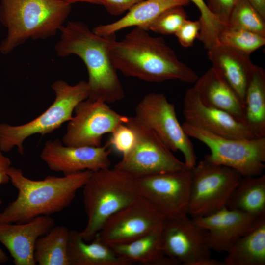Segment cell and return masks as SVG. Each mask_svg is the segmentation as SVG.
Returning <instances> with one entry per match:
<instances>
[{"mask_svg": "<svg viewBox=\"0 0 265 265\" xmlns=\"http://www.w3.org/2000/svg\"><path fill=\"white\" fill-rule=\"evenodd\" d=\"M187 15L183 6H175L164 11L147 27L146 30L165 35L175 34Z\"/></svg>", "mask_w": 265, "mask_h": 265, "instance_id": "31", "label": "cell"}, {"mask_svg": "<svg viewBox=\"0 0 265 265\" xmlns=\"http://www.w3.org/2000/svg\"><path fill=\"white\" fill-rule=\"evenodd\" d=\"M162 227L129 242L109 245L117 255L131 264L138 262L147 265H177L163 252Z\"/></svg>", "mask_w": 265, "mask_h": 265, "instance_id": "23", "label": "cell"}, {"mask_svg": "<svg viewBox=\"0 0 265 265\" xmlns=\"http://www.w3.org/2000/svg\"><path fill=\"white\" fill-rule=\"evenodd\" d=\"M244 124L258 137H265V71L256 65L244 102Z\"/></svg>", "mask_w": 265, "mask_h": 265, "instance_id": "25", "label": "cell"}, {"mask_svg": "<svg viewBox=\"0 0 265 265\" xmlns=\"http://www.w3.org/2000/svg\"><path fill=\"white\" fill-rule=\"evenodd\" d=\"M222 262L224 265H265V215L233 244Z\"/></svg>", "mask_w": 265, "mask_h": 265, "instance_id": "24", "label": "cell"}, {"mask_svg": "<svg viewBox=\"0 0 265 265\" xmlns=\"http://www.w3.org/2000/svg\"><path fill=\"white\" fill-rule=\"evenodd\" d=\"M259 218L225 206L207 215L192 218L207 231L211 250L227 253Z\"/></svg>", "mask_w": 265, "mask_h": 265, "instance_id": "17", "label": "cell"}, {"mask_svg": "<svg viewBox=\"0 0 265 265\" xmlns=\"http://www.w3.org/2000/svg\"><path fill=\"white\" fill-rule=\"evenodd\" d=\"M90 243L84 241L80 231H70L67 246L69 265H130L108 244L96 236Z\"/></svg>", "mask_w": 265, "mask_h": 265, "instance_id": "22", "label": "cell"}, {"mask_svg": "<svg viewBox=\"0 0 265 265\" xmlns=\"http://www.w3.org/2000/svg\"><path fill=\"white\" fill-rule=\"evenodd\" d=\"M210 11L223 24L228 26L230 14L239 0H206Z\"/></svg>", "mask_w": 265, "mask_h": 265, "instance_id": "34", "label": "cell"}, {"mask_svg": "<svg viewBox=\"0 0 265 265\" xmlns=\"http://www.w3.org/2000/svg\"><path fill=\"white\" fill-rule=\"evenodd\" d=\"M144 0H102V5L111 15L118 16Z\"/></svg>", "mask_w": 265, "mask_h": 265, "instance_id": "35", "label": "cell"}, {"mask_svg": "<svg viewBox=\"0 0 265 265\" xmlns=\"http://www.w3.org/2000/svg\"><path fill=\"white\" fill-rule=\"evenodd\" d=\"M226 206L251 215H265V175L242 177Z\"/></svg>", "mask_w": 265, "mask_h": 265, "instance_id": "26", "label": "cell"}, {"mask_svg": "<svg viewBox=\"0 0 265 265\" xmlns=\"http://www.w3.org/2000/svg\"><path fill=\"white\" fill-rule=\"evenodd\" d=\"M227 26L265 37V19L248 0H239L237 2L230 14Z\"/></svg>", "mask_w": 265, "mask_h": 265, "instance_id": "28", "label": "cell"}, {"mask_svg": "<svg viewBox=\"0 0 265 265\" xmlns=\"http://www.w3.org/2000/svg\"><path fill=\"white\" fill-rule=\"evenodd\" d=\"M11 166L10 159L5 156L0 151V185L7 184L10 181V178L7 174V171ZM2 202L0 199V205Z\"/></svg>", "mask_w": 265, "mask_h": 265, "instance_id": "36", "label": "cell"}, {"mask_svg": "<svg viewBox=\"0 0 265 265\" xmlns=\"http://www.w3.org/2000/svg\"><path fill=\"white\" fill-rule=\"evenodd\" d=\"M189 0L196 5L200 13L201 30L198 39L209 50L218 44L219 34L226 26L210 11L204 0Z\"/></svg>", "mask_w": 265, "mask_h": 265, "instance_id": "30", "label": "cell"}, {"mask_svg": "<svg viewBox=\"0 0 265 265\" xmlns=\"http://www.w3.org/2000/svg\"><path fill=\"white\" fill-rule=\"evenodd\" d=\"M152 130L172 151H180L187 168L197 163V157L190 137L177 118L175 106L159 93L146 95L137 104L134 116Z\"/></svg>", "mask_w": 265, "mask_h": 265, "instance_id": "10", "label": "cell"}, {"mask_svg": "<svg viewBox=\"0 0 265 265\" xmlns=\"http://www.w3.org/2000/svg\"><path fill=\"white\" fill-rule=\"evenodd\" d=\"M8 260V257L4 252V251L0 248V264H3L7 262Z\"/></svg>", "mask_w": 265, "mask_h": 265, "instance_id": "39", "label": "cell"}, {"mask_svg": "<svg viewBox=\"0 0 265 265\" xmlns=\"http://www.w3.org/2000/svg\"><path fill=\"white\" fill-rule=\"evenodd\" d=\"M258 11L260 15L265 19V0H248Z\"/></svg>", "mask_w": 265, "mask_h": 265, "instance_id": "37", "label": "cell"}, {"mask_svg": "<svg viewBox=\"0 0 265 265\" xmlns=\"http://www.w3.org/2000/svg\"><path fill=\"white\" fill-rule=\"evenodd\" d=\"M166 218L153 204L140 196L110 216L96 236L108 245L129 242L161 227Z\"/></svg>", "mask_w": 265, "mask_h": 265, "instance_id": "14", "label": "cell"}, {"mask_svg": "<svg viewBox=\"0 0 265 265\" xmlns=\"http://www.w3.org/2000/svg\"><path fill=\"white\" fill-rule=\"evenodd\" d=\"M200 30L199 20L187 19L174 35L182 46L188 48L193 46L195 39L198 38Z\"/></svg>", "mask_w": 265, "mask_h": 265, "instance_id": "33", "label": "cell"}, {"mask_svg": "<svg viewBox=\"0 0 265 265\" xmlns=\"http://www.w3.org/2000/svg\"><path fill=\"white\" fill-rule=\"evenodd\" d=\"M161 238L164 255L177 265H202L211 258L207 231L188 214L166 218Z\"/></svg>", "mask_w": 265, "mask_h": 265, "instance_id": "13", "label": "cell"}, {"mask_svg": "<svg viewBox=\"0 0 265 265\" xmlns=\"http://www.w3.org/2000/svg\"><path fill=\"white\" fill-rule=\"evenodd\" d=\"M185 122L212 133L232 138L256 137L247 126L223 110L205 105L192 87L183 100Z\"/></svg>", "mask_w": 265, "mask_h": 265, "instance_id": "16", "label": "cell"}, {"mask_svg": "<svg viewBox=\"0 0 265 265\" xmlns=\"http://www.w3.org/2000/svg\"><path fill=\"white\" fill-rule=\"evenodd\" d=\"M59 32L60 39L54 46L57 55L65 57L76 55L86 67L89 87L87 99L101 100L107 104L122 100L124 91L108 52L109 36H99L80 21L67 22Z\"/></svg>", "mask_w": 265, "mask_h": 265, "instance_id": "3", "label": "cell"}, {"mask_svg": "<svg viewBox=\"0 0 265 265\" xmlns=\"http://www.w3.org/2000/svg\"><path fill=\"white\" fill-rule=\"evenodd\" d=\"M184 131L206 145L210 153L204 159L231 168L243 177L260 175L265 168V137L251 139L219 136L184 121Z\"/></svg>", "mask_w": 265, "mask_h": 265, "instance_id": "7", "label": "cell"}, {"mask_svg": "<svg viewBox=\"0 0 265 265\" xmlns=\"http://www.w3.org/2000/svg\"><path fill=\"white\" fill-rule=\"evenodd\" d=\"M110 134L107 145L122 155L129 151L134 144L135 134L125 124L119 125Z\"/></svg>", "mask_w": 265, "mask_h": 265, "instance_id": "32", "label": "cell"}, {"mask_svg": "<svg viewBox=\"0 0 265 265\" xmlns=\"http://www.w3.org/2000/svg\"><path fill=\"white\" fill-rule=\"evenodd\" d=\"M54 225L50 216H39L22 223H0V242L8 250L15 265H35L37 239Z\"/></svg>", "mask_w": 265, "mask_h": 265, "instance_id": "18", "label": "cell"}, {"mask_svg": "<svg viewBox=\"0 0 265 265\" xmlns=\"http://www.w3.org/2000/svg\"><path fill=\"white\" fill-rule=\"evenodd\" d=\"M63 2L71 5L73 3L77 2H88L92 4L102 5V0H60Z\"/></svg>", "mask_w": 265, "mask_h": 265, "instance_id": "38", "label": "cell"}, {"mask_svg": "<svg viewBox=\"0 0 265 265\" xmlns=\"http://www.w3.org/2000/svg\"><path fill=\"white\" fill-rule=\"evenodd\" d=\"M218 44L250 55L265 44V37L248 30L228 26L219 34Z\"/></svg>", "mask_w": 265, "mask_h": 265, "instance_id": "29", "label": "cell"}, {"mask_svg": "<svg viewBox=\"0 0 265 265\" xmlns=\"http://www.w3.org/2000/svg\"><path fill=\"white\" fill-rule=\"evenodd\" d=\"M70 230L64 226H53L39 237L35 245L34 259L39 265H69L67 246Z\"/></svg>", "mask_w": 265, "mask_h": 265, "instance_id": "27", "label": "cell"}, {"mask_svg": "<svg viewBox=\"0 0 265 265\" xmlns=\"http://www.w3.org/2000/svg\"><path fill=\"white\" fill-rule=\"evenodd\" d=\"M148 31L135 27L121 41L116 40L115 34L109 36L108 52L116 70L150 82L177 80L194 83L197 74L179 59L163 38Z\"/></svg>", "mask_w": 265, "mask_h": 265, "instance_id": "1", "label": "cell"}, {"mask_svg": "<svg viewBox=\"0 0 265 265\" xmlns=\"http://www.w3.org/2000/svg\"><path fill=\"white\" fill-rule=\"evenodd\" d=\"M212 66L222 75L244 106L246 91L255 67L250 55L218 44L208 50Z\"/></svg>", "mask_w": 265, "mask_h": 265, "instance_id": "19", "label": "cell"}, {"mask_svg": "<svg viewBox=\"0 0 265 265\" xmlns=\"http://www.w3.org/2000/svg\"><path fill=\"white\" fill-rule=\"evenodd\" d=\"M243 177L235 170L204 159L192 169L188 214L204 216L226 206Z\"/></svg>", "mask_w": 265, "mask_h": 265, "instance_id": "8", "label": "cell"}, {"mask_svg": "<svg viewBox=\"0 0 265 265\" xmlns=\"http://www.w3.org/2000/svg\"><path fill=\"white\" fill-rule=\"evenodd\" d=\"M55 99L52 105L41 115L25 124L12 125L0 123V151L8 152L15 147L23 155L24 142L36 134H50L69 121L77 105L89 96L87 81L81 80L71 85L58 80L52 85Z\"/></svg>", "mask_w": 265, "mask_h": 265, "instance_id": "6", "label": "cell"}, {"mask_svg": "<svg viewBox=\"0 0 265 265\" xmlns=\"http://www.w3.org/2000/svg\"><path fill=\"white\" fill-rule=\"evenodd\" d=\"M110 153L111 149H107V146L72 147L54 139L45 143L40 157L50 170L68 175L110 167Z\"/></svg>", "mask_w": 265, "mask_h": 265, "instance_id": "15", "label": "cell"}, {"mask_svg": "<svg viewBox=\"0 0 265 265\" xmlns=\"http://www.w3.org/2000/svg\"><path fill=\"white\" fill-rule=\"evenodd\" d=\"M92 172L85 170L63 177L48 175L43 180H34L25 176L21 169L11 166L7 174L18 194L0 212V223H25L63 211Z\"/></svg>", "mask_w": 265, "mask_h": 265, "instance_id": "2", "label": "cell"}, {"mask_svg": "<svg viewBox=\"0 0 265 265\" xmlns=\"http://www.w3.org/2000/svg\"><path fill=\"white\" fill-rule=\"evenodd\" d=\"M82 188L87 222L80 233L86 242L94 239L110 216L140 196L136 178L115 167L92 172Z\"/></svg>", "mask_w": 265, "mask_h": 265, "instance_id": "5", "label": "cell"}, {"mask_svg": "<svg viewBox=\"0 0 265 265\" xmlns=\"http://www.w3.org/2000/svg\"><path fill=\"white\" fill-rule=\"evenodd\" d=\"M71 5L60 0H0V21L7 30L0 52L7 54L29 39L54 36L69 15Z\"/></svg>", "mask_w": 265, "mask_h": 265, "instance_id": "4", "label": "cell"}, {"mask_svg": "<svg viewBox=\"0 0 265 265\" xmlns=\"http://www.w3.org/2000/svg\"><path fill=\"white\" fill-rule=\"evenodd\" d=\"M192 169L136 178L139 195L149 201L166 218L187 215Z\"/></svg>", "mask_w": 265, "mask_h": 265, "instance_id": "12", "label": "cell"}, {"mask_svg": "<svg viewBox=\"0 0 265 265\" xmlns=\"http://www.w3.org/2000/svg\"><path fill=\"white\" fill-rule=\"evenodd\" d=\"M74 112L62 139L64 145L72 147L101 146L103 136L126 124L128 118L101 100L87 99L79 103Z\"/></svg>", "mask_w": 265, "mask_h": 265, "instance_id": "11", "label": "cell"}, {"mask_svg": "<svg viewBox=\"0 0 265 265\" xmlns=\"http://www.w3.org/2000/svg\"><path fill=\"white\" fill-rule=\"evenodd\" d=\"M193 88L205 105L226 112L244 124L243 104L214 67L198 77Z\"/></svg>", "mask_w": 265, "mask_h": 265, "instance_id": "20", "label": "cell"}, {"mask_svg": "<svg viewBox=\"0 0 265 265\" xmlns=\"http://www.w3.org/2000/svg\"><path fill=\"white\" fill-rule=\"evenodd\" d=\"M189 0H144L135 5L120 19L112 23L95 26L92 31L102 37H107L124 28L139 27L146 30L148 26L167 9L185 6Z\"/></svg>", "mask_w": 265, "mask_h": 265, "instance_id": "21", "label": "cell"}, {"mask_svg": "<svg viewBox=\"0 0 265 265\" xmlns=\"http://www.w3.org/2000/svg\"><path fill=\"white\" fill-rule=\"evenodd\" d=\"M125 124L133 131L135 142L114 167L135 178L187 168L152 130L134 116L128 117Z\"/></svg>", "mask_w": 265, "mask_h": 265, "instance_id": "9", "label": "cell"}]
</instances>
